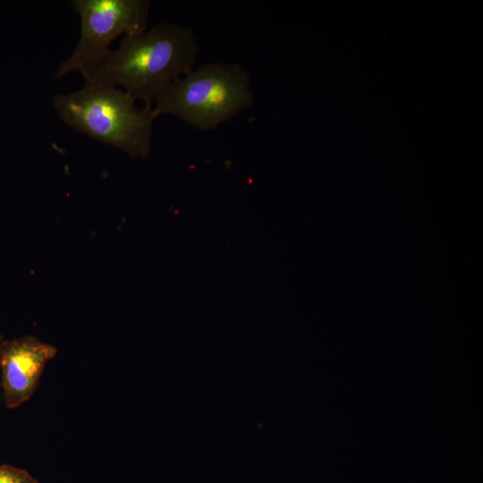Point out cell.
I'll use <instances>...</instances> for the list:
<instances>
[{
    "mask_svg": "<svg viewBox=\"0 0 483 483\" xmlns=\"http://www.w3.org/2000/svg\"><path fill=\"white\" fill-rule=\"evenodd\" d=\"M199 50L192 29L159 23L125 36L117 49L110 48L80 72L84 85L120 88L152 106L174 80L193 69Z\"/></svg>",
    "mask_w": 483,
    "mask_h": 483,
    "instance_id": "obj_1",
    "label": "cell"
},
{
    "mask_svg": "<svg viewBox=\"0 0 483 483\" xmlns=\"http://www.w3.org/2000/svg\"><path fill=\"white\" fill-rule=\"evenodd\" d=\"M54 107L69 126L132 157H147L157 117L152 106L140 108L124 89L84 85L70 94L54 97Z\"/></svg>",
    "mask_w": 483,
    "mask_h": 483,
    "instance_id": "obj_2",
    "label": "cell"
},
{
    "mask_svg": "<svg viewBox=\"0 0 483 483\" xmlns=\"http://www.w3.org/2000/svg\"><path fill=\"white\" fill-rule=\"evenodd\" d=\"M255 103L250 76L238 63H211L174 80L155 100L157 116L168 114L211 131Z\"/></svg>",
    "mask_w": 483,
    "mask_h": 483,
    "instance_id": "obj_3",
    "label": "cell"
},
{
    "mask_svg": "<svg viewBox=\"0 0 483 483\" xmlns=\"http://www.w3.org/2000/svg\"><path fill=\"white\" fill-rule=\"evenodd\" d=\"M80 15V35L72 54L63 61L55 77L62 78L100 57L119 36H130L147 30L150 8L148 0H73Z\"/></svg>",
    "mask_w": 483,
    "mask_h": 483,
    "instance_id": "obj_4",
    "label": "cell"
},
{
    "mask_svg": "<svg viewBox=\"0 0 483 483\" xmlns=\"http://www.w3.org/2000/svg\"><path fill=\"white\" fill-rule=\"evenodd\" d=\"M57 349L33 335L4 340L0 352L3 396L5 406L14 409L35 393L47 363Z\"/></svg>",
    "mask_w": 483,
    "mask_h": 483,
    "instance_id": "obj_5",
    "label": "cell"
},
{
    "mask_svg": "<svg viewBox=\"0 0 483 483\" xmlns=\"http://www.w3.org/2000/svg\"><path fill=\"white\" fill-rule=\"evenodd\" d=\"M0 483L40 482L23 469L10 464H0Z\"/></svg>",
    "mask_w": 483,
    "mask_h": 483,
    "instance_id": "obj_6",
    "label": "cell"
},
{
    "mask_svg": "<svg viewBox=\"0 0 483 483\" xmlns=\"http://www.w3.org/2000/svg\"><path fill=\"white\" fill-rule=\"evenodd\" d=\"M4 341V336L3 335L0 334V352H1V348H2Z\"/></svg>",
    "mask_w": 483,
    "mask_h": 483,
    "instance_id": "obj_7",
    "label": "cell"
}]
</instances>
